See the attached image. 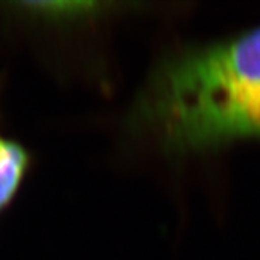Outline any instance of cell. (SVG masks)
Returning a JSON list of instances; mask_svg holds the SVG:
<instances>
[{"label": "cell", "mask_w": 260, "mask_h": 260, "mask_svg": "<svg viewBox=\"0 0 260 260\" xmlns=\"http://www.w3.org/2000/svg\"><path fill=\"white\" fill-rule=\"evenodd\" d=\"M127 120L177 153L260 135V28L167 59Z\"/></svg>", "instance_id": "6da1fadb"}, {"label": "cell", "mask_w": 260, "mask_h": 260, "mask_svg": "<svg viewBox=\"0 0 260 260\" xmlns=\"http://www.w3.org/2000/svg\"><path fill=\"white\" fill-rule=\"evenodd\" d=\"M35 167V155L16 138L0 135V218L6 214Z\"/></svg>", "instance_id": "7a4b0ae2"}]
</instances>
